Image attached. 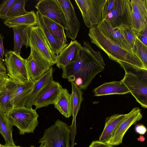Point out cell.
Here are the masks:
<instances>
[{
	"label": "cell",
	"instance_id": "6",
	"mask_svg": "<svg viewBox=\"0 0 147 147\" xmlns=\"http://www.w3.org/2000/svg\"><path fill=\"white\" fill-rule=\"evenodd\" d=\"M4 63L9 78L20 84L30 80L27 70L26 59L13 51H7L5 54Z\"/></svg>",
	"mask_w": 147,
	"mask_h": 147
},
{
	"label": "cell",
	"instance_id": "43",
	"mask_svg": "<svg viewBox=\"0 0 147 147\" xmlns=\"http://www.w3.org/2000/svg\"><path fill=\"white\" fill-rule=\"evenodd\" d=\"M39 147H46V146L43 144H40Z\"/></svg>",
	"mask_w": 147,
	"mask_h": 147
},
{
	"label": "cell",
	"instance_id": "2",
	"mask_svg": "<svg viewBox=\"0 0 147 147\" xmlns=\"http://www.w3.org/2000/svg\"><path fill=\"white\" fill-rule=\"evenodd\" d=\"M88 35L90 42L104 51L109 58L120 65L127 64L147 69L138 56L105 35L96 26L90 28Z\"/></svg>",
	"mask_w": 147,
	"mask_h": 147
},
{
	"label": "cell",
	"instance_id": "44",
	"mask_svg": "<svg viewBox=\"0 0 147 147\" xmlns=\"http://www.w3.org/2000/svg\"><path fill=\"white\" fill-rule=\"evenodd\" d=\"M0 147H2L1 146V144L0 143Z\"/></svg>",
	"mask_w": 147,
	"mask_h": 147
},
{
	"label": "cell",
	"instance_id": "38",
	"mask_svg": "<svg viewBox=\"0 0 147 147\" xmlns=\"http://www.w3.org/2000/svg\"><path fill=\"white\" fill-rule=\"evenodd\" d=\"M9 78L7 74L0 73V93Z\"/></svg>",
	"mask_w": 147,
	"mask_h": 147
},
{
	"label": "cell",
	"instance_id": "15",
	"mask_svg": "<svg viewBox=\"0 0 147 147\" xmlns=\"http://www.w3.org/2000/svg\"><path fill=\"white\" fill-rule=\"evenodd\" d=\"M63 88L59 82H50L41 91L34 100L33 105L36 109L54 105Z\"/></svg>",
	"mask_w": 147,
	"mask_h": 147
},
{
	"label": "cell",
	"instance_id": "3",
	"mask_svg": "<svg viewBox=\"0 0 147 147\" xmlns=\"http://www.w3.org/2000/svg\"><path fill=\"white\" fill-rule=\"evenodd\" d=\"M120 66L125 74L121 81L142 107H147V69L127 64Z\"/></svg>",
	"mask_w": 147,
	"mask_h": 147
},
{
	"label": "cell",
	"instance_id": "9",
	"mask_svg": "<svg viewBox=\"0 0 147 147\" xmlns=\"http://www.w3.org/2000/svg\"><path fill=\"white\" fill-rule=\"evenodd\" d=\"M29 41L30 48L38 52L47 59L51 66L56 64L58 55L53 52L38 26L31 27L29 32Z\"/></svg>",
	"mask_w": 147,
	"mask_h": 147
},
{
	"label": "cell",
	"instance_id": "32",
	"mask_svg": "<svg viewBox=\"0 0 147 147\" xmlns=\"http://www.w3.org/2000/svg\"><path fill=\"white\" fill-rule=\"evenodd\" d=\"M118 29L120 30L133 51L136 36L135 32L132 28L127 27H121Z\"/></svg>",
	"mask_w": 147,
	"mask_h": 147
},
{
	"label": "cell",
	"instance_id": "41",
	"mask_svg": "<svg viewBox=\"0 0 147 147\" xmlns=\"http://www.w3.org/2000/svg\"><path fill=\"white\" fill-rule=\"evenodd\" d=\"M138 140L141 142H144L145 140V138L142 135H141L140 137L138 138Z\"/></svg>",
	"mask_w": 147,
	"mask_h": 147
},
{
	"label": "cell",
	"instance_id": "31",
	"mask_svg": "<svg viewBox=\"0 0 147 147\" xmlns=\"http://www.w3.org/2000/svg\"><path fill=\"white\" fill-rule=\"evenodd\" d=\"M133 51L138 56L147 67V46L143 43L137 36Z\"/></svg>",
	"mask_w": 147,
	"mask_h": 147
},
{
	"label": "cell",
	"instance_id": "42",
	"mask_svg": "<svg viewBox=\"0 0 147 147\" xmlns=\"http://www.w3.org/2000/svg\"><path fill=\"white\" fill-rule=\"evenodd\" d=\"M1 146H2V147H21L19 146H16V145L13 146H6L5 145H3L2 144H1ZM30 147H34V146H31Z\"/></svg>",
	"mask_w": 147,
	"mask_h": 147
},
{
	"label": "cell",
	"instance_id": "34",
	"mask_svg": "<svg viewBox=\"0 0 147 147\" xmlns=\"http://www.w3.org/2000/svg\"><path fill=\"white\" fill-rule=\"evenodd\" d=\"M118 1L119 0H106L102 12L101 20H105L107 16L111 11Z\"/></svg>",
	"mask_w": 147,
	"mask_h": 147
},
{
	"label": "cell",
	"instance_id": "33",
	"mask_svg": "<svg viewBox=\"0 0 147 147\" xmlns=\"http://www.w3.org/2000/svg\"><path fill=\"white\" fill-rule=\"evenodd\" d=\"M16 0H4L0 4V18L6 20V16L9 9Z\"/></svg>",
	"mask_w": 147,
	"mask_h": 147
},
{
	"label": "cell",
	"instance_id": "22",
	"mask_svg": "<svg viewBox=\"0 0 147 147\" xmlns=\"http://www.w3.org/2000/svg\"><path fill=\"white\" fill-rule=\"evenodd\" d=\"M36 14L37 18V26L41 29L47 42L53 53L58 55L68 45L65 44L56 39L48 30L43 21L42 16L37 11Z\"/></svg>",
	"mask_w": 147,
	"mask_h": 147
},
{
	"label": "cell",
	"instance_id": "5",
	"mask_svg": "<svg viewBox=\"0 0 147 147\" xmlns=\"http://www.w3.org/2000/svg\"><path fill=\"white\" fill-rule=\"evenodd\" d=\"M70 134V129L67 124L57 119L45 130L38 143L46 147H71Z\"/></svg>",
	"mask_w": 147,
	"mask_h": 147
},
{
	"label": "cell",
	"instance_id": "24",
	"mask_svg": "<svg viewBox=\"0 0 147 147\" xmlns=\"http://www.w3.org/2000/svg\"><path fill=\"white\" fill-rule=\"evenodd\" d=\"M127 114H115L106 118L104 128L99 137V141L107 142L121 122L125 119Z\"/></svg>",
	"mask_w": 147,
	"mask_h": 147
},
{
	"label": "cell",
	"instance_id": "10",
	"mask_svg": "<svg viewBox=\"0 0 147 147\" xmlns=\"http://www.w3.org/2000/svg\"><path fill=\"white\" fill-rule=\"evenodd\" d=\"M35 7L42 16L59 24L65 30L67 29L64 13L58 0H40Z\"/></svg>",
	"mask_w": 147,
	"mask_h": 147
},
{
	"label": "cell",
	"instance_id": "16",
	"mask_svg": "<svg viewBox=\"0 0 147 147\" xmlns=\"http://www.w3.org/2000/svg\"><path fill=\"white\" fill-rule=\"evenodd\" d=\"M20 84L9 78L0 93V111L6 115L14 108V98Z\"/></svg>",
	"mask_w": 147,
	"mask_h": 147
},
{
	"label": "cell",
	"instance_id": "26",
	"mask_svg": "<svg viewBox=\"0 0 147 147\" xmlns=\"http://www.w3.org/2000/svg\"><path fill=\"white\" fill-rule=\"evenodd\" d=\"M3 23L9 28L24 25L35 26H37V18L36 13L32 10L24 15L5 20Z\"/></svg>",
	"mask_w": 147,
	"mask_h": 147
},
{
	"label": "cell",
	"instance_id": "36",
	"mask_svg": "<svg viewBox=\"0 0 147 147\" xmlns=\"http://www.w3.org/2000/svg\"><path fill=\"white\" fill-rule=\"evenodd\" d=\"M147 27L136 35L145 45L147 46Z\"/></svg>",
	"mask_w": 147,
	"mask_h": 147
},
{
	"label": "cell",
	"instance_id": "39",
	"mask_svg": "<svg viewBox=\"0 0 147 147\" xmlns=\"http://www.w3.org/2000/svg\"><path fill=\"white\" fill-rule=\"evenodd\" d=\"M135 130L137 133L141 135L145 134L147 131L146 127L142 124L137 125L135 127Z\"/></svg>",
	"mask_w": 147,
	"mask_h": 147
},
{
	"label": "cell",
	"instance_id": "29",
	"mask_svg": "<svg viewBox=\"0 0 147 147\" xmlns=\"http://www.w3.org/2000/svg\"><path fill=\"white\" fill-rule=\"evenodd\" d=\"M42 17L45 26L53 36L63 43H67L65 29L63 26L48 18L42 16Z\"/></svg>",
	"mask_w": 147,
	"mask_h": 147
},
{
	"label": "cell",
	"instance_id": "30",
	"mask_svg": "<svg viewBox=\"0 0 147 147\" xmlns=\"http://www.w3.org/2000/svg\"><path fill=\"white\" fill-rule=\"evenodd\" d=\"M27 0H16L7 12L6 20L23 15L27 13L25 6Z\"/></svg>",
	"mask_w": 147,
	"mask_h": 147
},
{
	"label": "cell",
	"instance_id": "11",
	"mask_svg": "<svg viewBox=\"0 0 147 147\" xmlns=\"http://www.w3.org/2000/svg\"><path fill=\"white\" fill-rule=\"evenodd\" d=\"M26 66L30 80L35 81L51 67L49 62L37 51L30 48V54L26 59Z\"/></svg>",
	"mask_w": 147,
	"mask_h": 147
},
{
	"label": "cell",
	"instance_id": "27",
	"mask_svg": "<svg viewBox=\"0 0 147 147\" xmlns=\"http://www.w3.org/2000/svg\"><path fill=\"white\" fill-rule=\"evenodd\" d=\"M72 92V112L73 120L71 127L73 132V138L74 139L76 133V118L80 110L81 103L83 100V92L73 82H71Z\"/></svg>",
	"mask_w": 147,
	"mask_h": 147
},
{
	"label": "cell",
	"instance_id": "1",
	"mask_svg": "<svg viewBox=\"0 0 147 147\" xmlns=\"http://www.w3.org/2000/svg\"><path fill=\"white\" fill-rule=\"evenodd\" d=\"M105 66L100 52L94 51L88 41H84L76 61L62 69V76L85 90Z\"/></svg>",
	"mask_w": 147,
	"mask_h": 147
},
{
	"label": "cell",
	"instance_id": "14",
	"mask_svg": "<svg viewBox=\"0 0 147 147\" xmlns=\"http://www.w3.org/2000/svg\"><path fill=\"white\" fill-rule=\"evenodd\" d=\"M64 13L67 26L66 37L75 40L80 30V23L76 15L74 7L69 0H58Z\"/></svg>",
	"mask_w": 147,
	"mask_h": 147
},
{
	"label": "cell",
	"instance_id": "35",
	"mask_svg": "<svg viewBox=\"0 0 147 147\" xmlns=\"http://www.w3.org/2000/svg\"><path fill=\"white\" fill-rule=\"evenodd\" d=\"M88 147H114L106 142L98 140L93 141Z\"/></svg>",
	"mask_w": 147,
	"mask_h": 147
},
{
	"label": "cell",
	"instance_id": "8",
	"mask_svg": "<svg viewBox=\"0 0 147 147\" xmlns=\"http://www.w3.org/2000/svg\"><path fill=\"white\" fill-rule=\"evenodd\" d=\"M131 12L130 0H119L105 20L113 29L123 26L132 29Z\"/></svg>",
	"mask_w": 147,
	"mask_h": 147
},
{
	"label": "cell",
	"instance_id": "37",
	"mask_svg": "<svg viewBox=\"0 0 147 147\" xmlns=\"http://www.w3.org/2000/svg\"><path fill=\"white\" fill-rule=\"evenodd\" d=\"M3 36L0 32V59L3 62L4 61V56L5 50L3 45Z\"/></svg>",
	"mask_w": 147,
	"mask_h": 147
},
{
	"label": "cell",
	"instance_id": "21",
	"mask_svg": "<svg viewBox=\"0 0 147 147\" xmlns=\"http://www.w3.org/2000/svg\"><path fill=\"white\" fill-rule=\"evenodd\" d=\"M53 68L50 69L42 76L34 81L32 90L26 102L25 107L32 108L35 99L43 89L51 82L53 80Z\"/></svg>",
	"mask_w": 147,
	"mask_h": 147
},
{
	"label": "cell",
	"instance_id": "12",
	"mask_svg": "<svg viewBox=\"0 0 147 147\" xmlns=\"http://www.w3.org/2000/svg\"><path fill=\"white\" fill-rule=\"evenodd\" d=\"M142 117L141 110L138 107L133 108L127 114L125 119L115 130L111 138L107 142L113 146L122 143L123 136L129 128Z\"/></svg>",
	"mask_w": 147,
	"mask_h": 147
},
{
	"label": "cell",
	"instance_id": "25",
	"mask_svg": "<svg viewBox=\"0 0 147 147\" xmlns=\"http://www.w3.org/2000/svg\"><path fill=\"white\" fill-rule=\"evenodd\" d=\"M34 84V81L30 80L25 83L20 84L14 95V108L25 107Z\"/></svg>",
	"mask_w": 147,
	"mask_h": 147
},
{
	"label": "cell",
	"instance_id": "13",
	"mask_svg": "<svg viewBox=\"0 0 147 147\" xmlns=\"http://www.w3.org/2000/svg\"><path fill=\"white\" fill-rule=\"evenodd\" d=\"M132 29L136 35L147 27V0H131Z\"/></svg>",
	"mask_w": 147,
	"mask_h": 147
},
{
	"label": "cell",
	"instance_id": "18",
	"mask_svg": "<svg viewBox=\"0 0 147 147\" xmlns=\"http://www.w3.org/2000/svg\"><path fill=\"white\" fill-rule=\"evenodd\" d=\"M94 96H98L111 94H125L130 92L121 81L105 83L93 90Z\"/></svg>",
	"mask_w": 147,
	"mask_h": 147
},
{
	"label": "cell",
	"instance_id": "7",
	"mask_svg": "<svg viewBox=\"0 0 147 147\" xmlns=\"http://www.w3.org/2000/svg\"><path fill=\"white\" fill-rule=\"evenodd\" d=\"M106 0H75L87 27L96 26L101 20L102 12Z\"/></svg>",
	"mask_w": 147,
	"mask_h": 147
},
{
	"label": "cell",
	"instance_id": "20",
	"mask_svg": "<svg viewBox=\"0 0 147 147\" xmlns=\"http://www.w3.org/2000/svg\"><path fill=\"white\" fill-rule=\"evenodd\" d=\"M97 26L109 38L124 48L133 52L119 29L113 28L105 20L101 21Z\"/></svg>",
	"mask_w": 147,
	"mask_h": 147
},
{
	"label": "cell",
	"instance_id": "17",
	"mask_svg": "<svg viewBox=\"0 0 147 147\" xmlns=\"http://www.w3.org/2000/svg\"><path fill=\"white\" fill-rule=\"evenodd\" d=\"M82 46L77 40H71L58 55L57 66L59 68L62 69L75 62L78 57Z\"/></svg>",
	"mask_w": 147,
	"mask_h": 147
},
{
	"label": "cell",
	"instance_id": "19",
	"mask_svg": "<svg viewBox=\"0 0 147 147\" xmlns=\"http://www.w3.org/2000/svg\"><path fill=\"white\" fill-rule=\"evenodd\" d=\"M32 26H20L12 28L14 36L13 51L17 54L20 55L21 49L23 45L26 48L30 47L29 32Z\"/></svg>",
	"mask_w": 147,
	"mask_h": 147
},
{
	"label": "cell",
	"instance_id": "28",
	"mask_svg": "<svg viewBox=\"0 0 147 147\" xmlns=\"http://www.w3.org/2000/svg\"><path fill=\"white\" fill-rule=\"evenodd\" d=\"M13 126L7 115L0 111V134L4 138L5 145H16L12 137Z\"/></svg>",
	"mask_w": 147,
	"mask_h": 147
},
{
	"label": "cell",
	"instance_id": "23",
	"mask_svg": "<svg viewBox=\"0 0 147 147\" xmlns=\"http://www.w3.org/2000/svg\"><path fill=\"white\" fill-rule=\"evenodd\" d=\"M54 105L65 117L68 118L72 115V96L67 89L62 88Z\"/></svg>",
	"mask_w": 147,
	"mask_h": 147
},
{
	"label": "cell",
	"instance_id": "40",
	"mask_svg": "<svg viewBox=\"0 0 147 147\" xmlns=\"http://www.w3.org/2000/svg\"><path fill=\"white\" fill-rule=\"evenodd\" d=\"M0 73L7 74V70L4 63L0 59Z\"/></svg>",
	"mask_w": 147,
	"mask_h": 147
},
{
	"label": "cell",
	"instance_id": "4",
	"mask_svg": "<svg viewBox=\"0 0 147 147\" xmlns=\"http://www.w3.org/2000/svg\"><path fill=\"white\" fill-rule=\"evenodd\" d=\"M36 109L26 107L14 108L7 115L13 125L16 127L20 135L33 133L38 124L39 115Z\"/></svg>",
	"mask_w": 147,
	"mask_h": 147
}]
</instances>
